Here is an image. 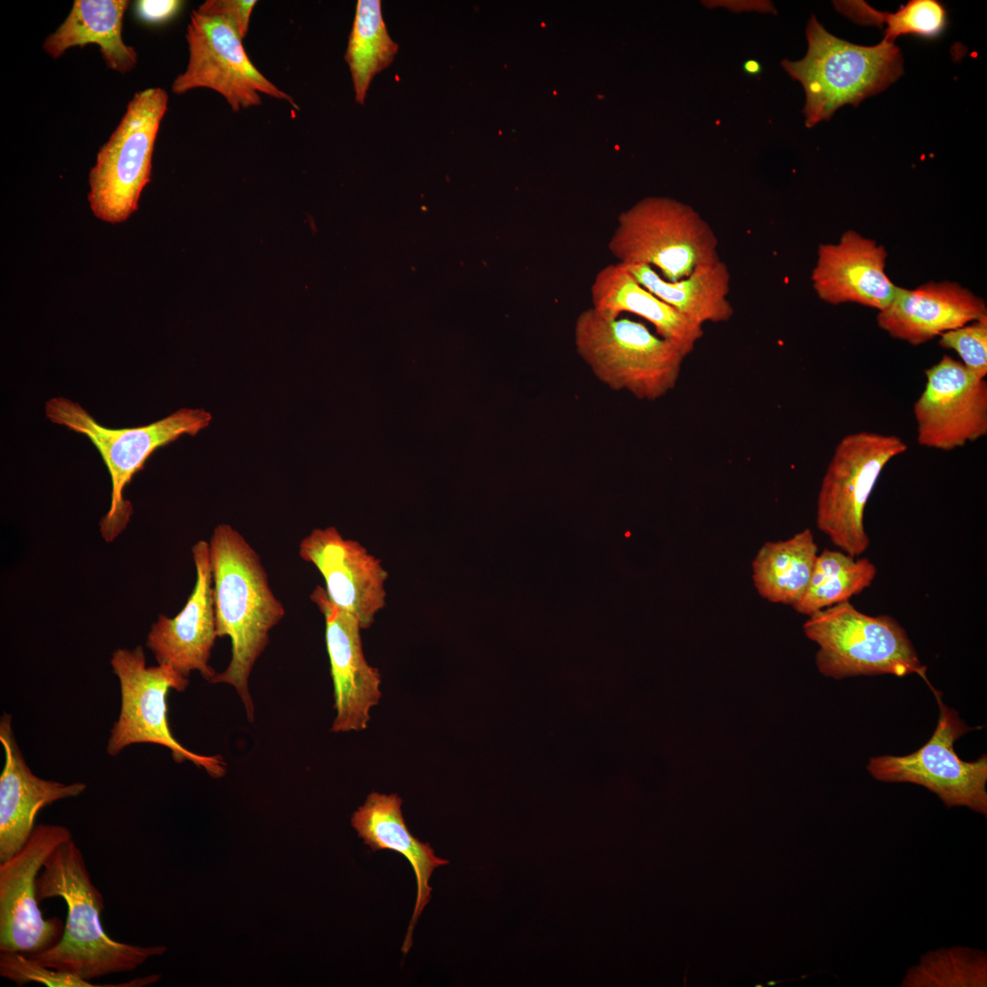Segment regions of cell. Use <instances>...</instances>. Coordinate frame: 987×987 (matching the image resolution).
I'll list each match as a JSON object with an SVG mask.
<instances>
[{
    "label": "cell",
    "instance_id": "cell-1",
    "mask_svg": "<svg viewBox=\"0 0 987 987\" xmlns=\"http://www.w3.org/2000/svg\"><path fill=\"white\" fill-rule=\"evenodd\" d=\"M208 552L216 634L231 641L229 663L211 683L232 685L247 718L253 721L249 678L269 644L270 631L284 617L285 609L271 589L259 554L233 526H215Z\"/></svg>",
    "mask_w": 987,
    "mask_h": 987
},
{
    "label": "cell",
    "instance_id": "cell-2",
    "mask_svg": "<svg viewBox=\"0 0 987 987\" xmlns=\"http://www.w3.org/2000/svg\"><path fill=\"white\" fill-rule=\"evenodd\" d=\"M51 897L64 899L67 919L56 944L27 955L44 966L91 981L132 971L166 951L164 946L133 945L109 937L101 922L102 895L91 882L83 854L72 839L54 850L37 878V901Z\"/></svg>",
    "mask_w": 987,
    "mask_h": 987
},
{
    "label": "cell",
    "instance_id": "cell-3",
    "mask_svg": "<svg viewBox=\"0 0 987 987\" xmlns=\"http://www.w3.org/2000/svg\"><path fill=\"white\" fill-rule=\"evenodd\" d=\"M808 48L797 61L783 60L786 72L805 92V125L829 120L845 104L857 106L885 90L904 72L895 43L861 46L829 33L812 16L807 24Z\"/></svg>",
    "mask_w": 987,
    "mask_h": 987
},
{
    "label": "cell",
    "instance_id": "cell-4",
    "mask_svg": "<svg viewBox=\"0 0 987 987\" xmlns=\"http://www.w3.org/2000/svg\"><path fill=\"white\" fill-rule=\"evenodd\" d=\"M576 351L593 375L612 390L653 401L673 390L685 356L642 322L607 318L592 307L574 325Z\"/></svg>",
    "mask_w": 987,
    "mask_h": 987
},
{
    "label": "cell",
    "instance_id": "cell-5",
    "mask_svg": "<svg viewBox=\"0 0 987 987\" xmlns=\"http://www.w3.org/2000/svg\"><path fill=\"white\" fill-rule=\"evenodd\" d=\"M45 413L51 422L85 435L108 469L111 481V504L100 521V532L106 542H112L127 526L133 506L124 499L123 491L154 451L182 435H196L212 419L211 414L203 409L183 408L148 425L110 429L96 421L79 403L64 397L48 400Z\"/></svg>",
    "mask_w": 987,
    "mask_h": 987
},
{
    "label": "cell",
    "instance_id": "cell-6",
    "mask_svg": "<svg viewBox=\"0 0 987 987\" xmlns=\"http://www.w3.org/2000/svg\"><path fill=\"white\" fill-rule=\"evenodd\" d=\"M608 248L619 263L656 268L669 281L720 259L710 224L691 206L668 197H648L622 212Z\"/></svg>",
    "mask_w": 987,
    "mask_h": 987
},
{
    "label": "cell",
    "instance_id": "cell-7",
    "mask_svg": "<svg viewBox=\"0 0 987 987\" xmlns=\"http://www.w3.org/2000/svg\"><path fill=\"white\" fill-rule=\"evenodd\" d=\"M803 631L819 645L816 665L826 676L918 674L932 688L906 631L889 615H867L846 600L810 615Z\"/></svg>",
    "mask_w": 987,
    "mask_h": 987
},
{
    "label": "cell",
    "instance_id": "cell-8",
    "mask_svg": "<svg viewBox=\"0 0 987 987\" xmlns=\"http://www.w3.org/2000/svg\"><path fill=\"white\" fill-rule=\"evenodd\" d=\"M168 95L161 88L136 92L90 172L88 200L96 218L125 221L151 181L152 157Z\"/></svg>",
    "mask_w": 987,
    "mask_h": 987
},
{
    "label": "cell",
    "instance_id": "cell-9",
    "mask_svg": "<svg viewBox=\"0 0 987 987\" xmlns=\"http://www.w3.org/2000/svg\"><path fill=\"white\" fill-rule=\"evenodd\" d=\"M907 449L898 436L871 431L846 435L835 447L821 483L816 524L843 552L855 557L868 548L866 504L885 466Z\"/></svg>",
    "mask_w": 987,
    "mask_h": 987
},
{
    "label": "cell",
    "instance_id": "cell-10",
    "mask_svg": "<svg viewBox=\"0 0 987 987\" xmlns=\"http://www.w3.org/2000/svg\"><path fill=\"white\" fill-rule=\"evenodd\" d=\"M111 665L120 683L121 710L108 740L109 755L116 756L132 744L154 743L169 748L176 763L189 760L212 778L225 775L226 763L219 755L204 756L188 750L169 728L167 693L169 689L186 690L189 684L187 677L168 665L146 666L140 645L115 650Z\"/></svg>",
    "mask_w": 987,
    "mask_h": 987
},
{
    "label": "cell",
    "instance_id": "cell-11",
    "mask_svg": "<svg viewBox=\"0 0 987 987\" xmlns=\"http://www.w3.org/2000/svg\"><path fill=\"white\" fill-rule=\"evenodd\" d=\"M939 707L937 727L917 751L906 756H879L867 765L870 774L886 782H910L938 795L950 807H967L987 815V757L967 762L959 758L954 742L970 728L958 713L941 701L940 693L931 689Z\"/></svg>",
    "mask_w": 987,
    "mask_h": 987
},
{
    "label": "cell",
    "instance_id": "cell-12",
    "mask_svg": "<svg viewBox=\"0 0 987 987\" xmlns=\"http://www.w3.org/2000/svg\"><path fill=\"white\" fill-rule=\"evenodd\" d=\"M186 38L188 63L173 80L174 93L207 88L221 94L235 112L260 105V94L297 107L291 95L254 66L244 49L243 39L228 21L193 10Z\"/></svg>",
    "mask_w": 987,
    "mask_h": 987
},
{
    "label": "cell",
    "instance_id": "cell-13",
    "mask_svg": "<svg viewBox=\"0 0 987 987\" xmlns=\"http://www.w3.org/2000/svg\"><path fill=\"white\" fill-rule=\"evenodd\" d=\"M71 832L58 824L35 826L24 846L0 863V950L31 955L56 944L64 926L45 919L37 898V878L48 856Z\"/></svg>",
    "mask_w": 987,
    "mask_h": 987
},
{
    "label": "cell",
    "instance_id": "cell-14",
    "mask_svg": "<svg viewBox=\"0 0 987 987\" xmlns=\"http://www.w3.org/2000/svg\"><path fill=\"white\" fill-rule=\"evenodd\" d=\"M925 372V388L914 404L918 442L951 451L985 436L986 380L949 356Z\"/></svg>",
    "mask_w": 987,
    "mask_h": 987
},
{
    "label": "cell",
    "instance_id": "cell-15",
    "mask_svg": "<svg viewBox=\"0 0 987 987\" xmlns=\"http://www.w3.org/2000/svg\"><path fill=\"white\" fill-rule=\"evenodd\" d=\"M299 556L323 576L329 600L369 628L386 605L387 572L358 541L334 526L314 528L302 539Z\"/></svg>",
    "mask_w": 987,
    "mask_h": 987
},
{
    "label": "cell",
    "instance_id": "cell-16",
    "mask_svg": "<svg viewBox=\"0 0 987 987\" xmlns=\"http://www.w3.org/2000/svg\"><path fill=\"white\" fill-rule=\"evenodd\" d=\"M325 621V642L334 683V733L363 730L370 709L381 697L380 673L368 664L358 621L328 599L324 588L316 586L310 595Z\"/></svg>",
    "mask_w": 987,
    "mask_h": 987
},
{
    "label": "cell",
    "instance_id": "cell-17",
    "mask_svg": "<svg viewBox=\"0 0 987 987\" xmlns=\"http://www.w3.org/2000/svg\"><path fill=\"white\" fill-rule=\"evenodd\" d=\"M196 579L182 610L174 618L163 614L152 624L146 646L158 664L168 665L185 677L192 671L211 683L217 673L208 664L217 638L208 542L192 547Z\"/></svg>",
    "mask_w": 987,
    "mask_h": 987
},
{
    "label": "cell",
    "instance_id": "cell-18",
    "mask_svg": "<svg viewBox=\"0 0 987 987\" xmlns=\"http://www.w3.org/2000/svg\"><path fill=\"white\" fill-rule=\"evenodd\" d=\"M886 259L883 246L848 230L838 243L819 246L812 272L813 289L831 304L852 302L881 311L897 290L885 272Z\"/></svg>",
    "mask_w": 987,
    "mask_h": 987
},
{
    "label": "cell",
    "instance_id": "cell-19",
    "mask_svg": "<svg viewBox=\"0 0 987 987\" xmlns=\"http://www.w3.org/2000/svg\"><path fill=\"white\" fill-rule=\"evenodd\" d=\"M987 316L984 301L958 283L929 282L917 289L897 287L877 323L892 337L918 345Z\"/></svg>",
    "mask_w": 987,
    "mask_h": 987
},
{
    "label": "cell",
    "instance_id": "cell-20",
    "mask_svg": "<svg viewBox=\"0 0 987 987\" xmlns=\"http://www.w3.org/2000/svg\"><path fill=\"white\" fill-rule=\"evenodd\" d=\"M0 741L5 760L0 775V863L18 852L35 828L37 812L86 790L83 782L64 784L36 776L27 765L12 731L11 716L0 720Z\"/></svg>",
    "mask_w": 987,
    "mask_h": 987
},
{
    "label": "cell",
    "instance_id": "cell-21",
    "mask_svg": "<svg viewBox=\"0 0 987 987\" xmlns=\"http://www.w3.org/2000/svg\"><path fill=\"white\" fill-rule=\"evenodd\" d=\"M402 802L397 793L372 791L364 804L352 814L351 824L372 852L387 849L399 853L414 870L417 897L401 947L405 955L412 946V933L418 918L431 898L432 888L429 882L432 873L437 867L448 865L449 861L437 856L430 844L420 842L410 833L402 815Z\"/></svg>",
    "mask_w": 987,
    "mask_h": 987
},
{
    "label": "cell",
    "instance_id": "cell-22",
    "mask_svg": "<svg viewBox=\"0 0 987 987\" xmlns=\"http://www.w3.org/2000/svg\"><path fill=\"white\" fill-rule=\"evenodd\" d=\"M592 308L607 318L623 313L649 322L661 337L674 344L686 357L704 335L703 326L687 319L655 296L621 263L609 264L595 276L590 288Z\"/></svg>",
    "mask_w": 987,
    "mask_h": 987
},
{
    "label": "cell",
    "instance_id": "cell-23",
    "mask_svg": "<svg viewBox=\"0 0 987 987\" xmlns=\"http://www.w3.org/2000/svg\"><path fill=\"white\" fill-rule=\"evenodd\" d=\"M127 0H75L64 22L43 44L53 58L75 46L93 43L108 69L120 73L131 71L137 63V52L122 39V21L129 6Z\"/></svg>",
    "mask_w": 987,
    "mask_h": 987
},
{
    "label": "cell",
    "instance_id": "cell-24",
    "mask_svg": "<svg viewBox=\"0 0 987 987\" xmlns=\"http://www.w3.org/2000/svg\"><path fill=\"white\" fill-rule=\"evenodd\" d=\"M622 265L641 285L697 324L726 323L734 315L728 300L730 272L721 259L676 281H666L644 264Z\"/></svg>",
    "mask_w": 987,
    "mask_h": 987
},
{
    "label": "cell",
    "instance_id": "cell-25",
    "mask_svg": "<svg viewBox=\"0 0 987 987\" xmlns=\"http://www.w3.org/2000/svg\"><path fill=\"white\" fill-rule=\"evenodd\" d=\"M818 556L811 529L786 540L767 541L752 561V580L758 594L771 603L791 605L802 597Z\"/></svg>",
    "mask_w": 987,
    "mask_h": 987
},
{
    "label": "cell",
    "instance_id": "cell-26",
    "mask_svg": "<svg viewBox=\"0 0 987 987\" xmlns=\"http://www.w3.org/2000/svg\"><path fill=\"white\" fill-rule=\"evenodd\" d=\"M398 51L382 16L380 0H358L345 59L356 102L364 104L374 77L388 67Z\"/></svg>",
    "mask_w": 987,
    "mask_h": 987
},
{
    "label": "cell",
    "instance_id": "cell-27",
    "mask_svg": "<svg viewBox=\"0 0 987 987\" xmlns=\"http://www.w3.org/2000/svg\"><path fill=\"white\" fill-rule=\"evenodd\" d=\"M876 575V568L868 558L855 559L844 552L824 549L817 556L804 594L792 608L810 616L849 600L868 588Z\"/></svg>",
    "mask_w": 987,
    "mask_h": 987
},
{
    "label": "cell",
    "instance_id": "cell-28",
    "mask_svg": "<svg viewBox=\"0 0 987 987\" xmlns=\"http://www.w3.org/2000/svg\"><path fill=\"white\" fill-rule=\"evenodd\" d=\"M835 9L862 26L886 25L883 41L894 43L900 36L939 37L948 26V11L937 0H910L894 13L874 9L865 1H834Z\"/></svg>",
    "mask_w": 987,
    "mask_h": 987
},
{
    "label": "cell",
    "instance_id": "cell-29",
    "mask_svg": "<svg viewBox=\"0 0 987 987\" xmlns=\"http://www.w3.org/2000/svg\"><path fill=\"white\" fill-rule=\"evenodd\" d=\"M902 987H986L987 954L964 946L925 953L905 974Z\"/></svg>",
    "mask_w": 987,
    "mask_h": 987
},
{
    "label": "cell",
    "instance_id": "cell-30",
    "mask_svg": "<svg viewBox=\"0 0 987 987\" xmlns=\"http://www.w3.org/2000/svg\"><path fill=\"white\" fill-rule=\"evenodd\" d=\"M0 975L17 985L34 982L50 987H98L71 972L44 966L20 952L0 950Z\"/></svg>",
    "mask_w": 987,
    "mask_h": 987
},
{
    "label": "cell",
    "instance_id": "cell-31",
    "mask_svg": "<svg viewBox=\"0 0 987 987\" xmlns=\"http://www.w3.org/2000/svg\"><path fill=\"white\" fill-rule=\"evenodd\" d=\"M939 345L955 350L976 377L987 375V316L940 335Z\"/></svg>",
    "mask_w": 987,
    "mask_h": 987
},
{
    "label": "cell",
    "instance_id": "cell-32",
    "mask_svg": "<svg viewBox=\"0 0 987 987\" xmlns=\"http://www.w3.org/2000/svg\"><path fill=\"white\" fill-rule=\"evenodd\" d=\"M256 3L255 0H207L196 11L228 21L243 39L247 36Z\"/></svg>",
    "mask_w": 987,
    "mask_h": 987
},
{
    "label": "cell",
    "instance_id": "cell-33",
    "mask_svg": "<svg viewBox=\"0 0 987 987\" xmlns=\"http://www.w3.org/2000/svg\"><path fill=\"white\" fill-rule=\"evenodd\" d=\"M182 1L177 0H139L134 3L136 17L146 24H163L172 19L180 11Z\"/></svg>",
    "mask_w": 987,
    "mask_h": 987
},
{
    "label": "cell",
    "instance_id": "cell-34",
    "mask_svg": "<svg viewBox=\"0 0 987 987\" xmlns=\"http://www.w3.org/2000/svg\"><path fill=\"white\" fill-rule=\"evenodd\" d=\"M744 69L748 73H758L760 70V66L757 61L748 60L745 63Z\"/></svg>",
    "mask_w": 987,
    "mask_h": 987
}]
</instances>
